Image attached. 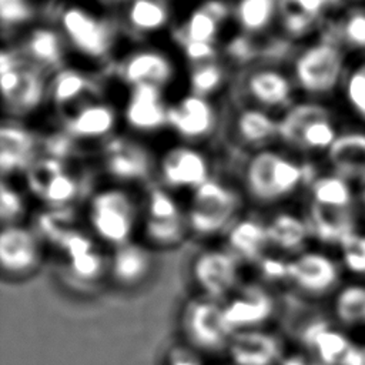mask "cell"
I'll use <instances>...</instances> for the list:
<instances>
[{
    "instance_id": "obj_45",
    "label": "cell",
    "mask_w": 365,
    "mask_h": 365,
    "mask_svg": "<svg viewBox=\"0 0 365 365\" xmlns=\"http://www.w3.org/2000/svg\"><path fill=\"white\" fill-rule=\"evenodd\" d=\"M177 46L181 48L184 58L190 63V66L220 60L221 50L218 44L187 40V41L178 43Z\"/></svg>"
},
{
    "instance_id": "obj_49",
    "label": "cell",
    "mask_w": 365,
    "mask_h": 365,
    "mask_svg": "<svg viewBox=\"0 0 365 365\" xmlns=\"http://www.w3.org/2000/svg\"><path fill=\"white\" fill-rule=\"evenodd\" d=\"M3 1H17V0H0V3H3Z\"/></svg>"
},
{
    "instance_id": "obj_33",
    "label": "cell",
    "mask_w": 365,
    "mask_h": 365,
    "mask_svg": "<svg viewBox=\"0 0 365 365\" xmlns=\"http://www.w3.org/2000/svg\"><path fill=\"white\" fill-rule=\"evenodd\" d=\"M232 20L238 31L252 37L269 34L278 20V0H234Z\"/></svg>"
},
{
    "instance_id": "obj_42",
    "label": "cell",
    "mask_w": 365,
    "mask_h": 365,
    "mask_svg": "<svg viewBox=\"0 0 365 365\" xmlns=\"http://www.w3.org/2000/svg\"><path fill=\"white\" fill-rule=\"evenodd\" d=\"M29 205L26 195L21 190L10 184L9 180L0 182V220L1 225L10 224H23V220L27 217Z\"/></svg>"
},
{
    "instance_id": "obj_36",
    "label": "cell",
    "mask_w": 365,
    "mask_h": 365,
    "mask_svg": "<svg viewBox=\"0 0 365 365\" xmlns=\"http://www.w3.org/2000/svg\"><path fill=\"white\" fill-rule=\"evenodd\" d=\"M222 24L200 3L192 7L184 20L173 26L171 36L178 44L181 41H204L218 44Z\"/></svg>"
},
{
    "instance_id": "obj_19",
    "label": "cell",
    "mask_w": 365,
    "mask_h": 365,
    "mask_svg": "<svg viewBox=\"0 0 365 365\" xmlns=\"http://www.w3.org/2000/svg\"><path fill=\"white\" fill-rule=\"evenodd\" d=\"M40 155V134L23 124L21 120L7 117L0 128V171L7 180L16 174L24 175Z\"/></svg>"
},
{
    "instance_id": "obj_26",
    "label": "cell",
    "mask_w": 365,
    "mask_h": 365,
    "mask_svg": "<svg viewBox=\"0 0 365 365\" xmlns=\"http://www.w3.org/2000/svg\"><path fill=\"white\" fill-rule=\"evenodd\" d=\"M154 269L153 248L144 242L130 241L113 248L108 257V275L123 288H135L144 284Z\"/></svg>"
},
{
    "instance_id": "obj_24",
    "label": "cell",
    "mask_w": 365,
    "mask_h": 365,
    "mask_svg": "<svg viewBox=\"0 0 365 365\" xmlns=\"http://www.w3.org/2000/svg\"><path fill=\"white\" fill-rule=\"evenodd\" d=\"M269 250L282 257L291 258L309 248L312 241L305 212L292 208L278 207L265 220Z\"/></svg>"
},
{
    "instance_id": "obj_14",
    "label": "cell",
    "mask_w": 365,
    "mask_h": 365,
    "mask_svg": "<svg viewBox=\"0 0 365 365\" xmlns=\"http://www.w3.org/2000/svg\"><path fill=\"white\" fill-rule=\"evenodd\" d=\"M225 314L234 332L265 328L278 312V301L262 282H242L225 301Z\"/></svg>"
},
{
    "instance_id": "obj_23",
    "label": "cell",
    "mask_w": 365,
    "mask_h": 365,
    "mask_svg": "<svg viewBox=\"0 0 365 365\" xmlns=\"http://www.w3.org/2000/svg\"><path fill=\"white\" fill-rule=\"evenodd\" d=\"M16 46L26 61L43 68L50 76L67 66L68 46L58 27L50 24L33 26Z\"/></svg>"
},
{
    "instance_id": "obj_34",
    "label": "cell",
    "mask_w": 365,
    "mask_h": 365,
    "mask_svg": "<svg viewBox=\"0 0 365 365\" xmlns=\"http://www.w3.org/2000/svg\"><path fill=\"white\" fill-rule=\"evenodd\" d=\"M77 227L76 205L41 207L34 214L31 224V228L37 232L43 244H48L54 248Z\"/></svg>"
},
{
    "instance_id": "obj_13",
    "label": "cell",
    "mask_w": 365,
    "mask_h": 365,
    "mask_svg": "<svg viewBox=\"0 0 365 365\" xmlns=\"http://www.w3.org/2000/svg\"><path fill=\"white\" fill-rule=\"evenodd\" d=\"M114 73L125 86L154 84L168 87L177 77V64L164 50L153 46L137 47L114 61Z\"/></svg>"
},
{
    "instance_id": "obj_48",
    "label": "cell",
    "mask_w": 365,
    "mask_h": 365,
    "mask_svg": "<svg viewBox=\"0 0 365 365\" xmlns=\"http://www.w3.org/2000/svg\"><path fill=\"white\" fill-rule=\"evenodd\" d=\"M358 192H359V207L365 211V181L358 187Z\"/></svg>"
},
{
    "instance_id": "obj_6",
    "label": "cell",
    "mask_w": 365,
    "mask_h": 365,
    "mask_svg": "<svg viewBox=\"0 0 365 365\" xmlns=\"http://www.w3.org/2000/svg\"><path fill=\"white\" fill-rule=\"evenodd\" d=\"M346 282L335 251L308 248L288 258L287 284L309 299H331Z\"/></svg>"
},
{
    "instance_id": "obj_44",
    "label": "cell",
    "mask_w": 365,
    "mask_h": 365,
    "mask_svg": "<svg viewBox=\"0 0 365 365\" xmlns=\"http://www.w3.org/2000/svg\"><path fill=\"white\" fill-rule=\"evenodd\" d=\"M37 10L30 0L3 1L0 3V20L3 31L19 29L29 24L36 17Z\"/></svg>"
},
{
    "instance_id": "obj_17",
    "label": "cell",
    "mask_w": 365,
    "mask_h": 365,
    "mask_svg": "<svg viewBox=\"0 0 365 365\" xmlns=\"http://www.w3.org/2000/svg\"><path fill=\"white\" fill-rule=\"evenodd\" d=\"M228 130L234 148L250 154L278 143V115L251 104L235 103Z\"/></svg>"
},
{
    "instance_id": "obj_43",
    "label": "cell",
    "mask_w": 365,
    "mask_h": 365,
    "mask_svg": "<svg viewBox=\"0 0 365 365\" xmlns=\"http://www.w3.org/2000/svg\"><path fill=\"white\" fill-rule=\"evenodd\" d=\"M78 153V143L61 127L40 134V154L68 163Z\"/></svg>"
},
{
    "instance_id": "obj_28",
    "label": "cell",
    "mask_w": 365,
    "mask_h": 365,
    "mask_svg": "<svg viewBox=\"0 0 365 365\" xmlns=\"http://www.w3.org/2000/svg\"><path fill=\"white\" fill-rule=\"evenodd\" d=\"M94 97H100L98 78L81 68L66 66L50 76L48 103L61 114Z\"/></svg>"
},
{
    "instance_id": "obj_21",
    "label": "cell",
    "mask_w": 365,
    "mask_h": 365,
    "mask_svg": "<svg viewBox=\"0 0 365 365\" xmlns=\"http://www.w3.org/2000/svg\"><path fill=\"white\" fill-rule=\"evenodd\" d=\"M225 352L231 365H279L287 355L284 339L267 328L235 332Z\"/></svg>"
},
{
    "instance_id": "obj_12",
    "label": "cell",
    "mask_w": 365,
    "mask_h": 365,
    "mask_svg": "<svg viewBox=\"0 0 365 365\" xmlns=\"http://www.w3.org/2000/svg\"><path fill=\"white\" fill-rule=\"evenodd\" d=\"M50 74L23 61L17 68L0 73L1 97L7 117L21 120L48 101Z\"/></svg>"
},
{
    "instance_id": "obj_41",
    "label": "cell",
    "mask_w": 365,
    "mask_h": 365,
    "mask_svg": "<svg viewBox=\"0 0 365 365\" xmlns=\"http://www.w3.org/2000/svg\"><path fill=\"white\" fill-rule=\"evenodd\" d=\"M222 57L238 68H247L259 63V37L237 31L220 47Z\"/></svg>"
},
{
    "instance_id": "obj_47",
    "label": "cell",
    "mask_w": 365,
    "mask_h": 365,
    "mask_svg": "<svg viewBox=\"0 0 365 365\" xmlns=\"http://www.w3.org/2000/svg\"><path fill=\"white\" fill-rule=\"evenodd\" d=\"M279 365H321V364L315 361L311 355H308L305 351H302V352L287 354Z\"/></svg>"
},
{
    "instance_id": "obj_40",
    "label": "cell",
    "mask_w": 365,
    "mask_h": 365,
    "mask_svg": "<svg viewBox=\"0 0 365 365\" xmlns=\"http://www.w3.org/2000/svg\"><path fill=\"white\" fill-rule=\"evenodd\" d=\"M66 272L78 282L93 284L106 274H108V257L103 255L97 245L63 258Z\"/></svg>"
},
{
    "instance_id": "obj_46",
    "label": "cell",
    "mask_w": 365,
    "mask_h": 365,
    "mask_svg": "<svg viewBox=\"0 0 365 365\" xmlns=\"http://www.w3.org/2000/svg\"><path fill=\"white\" fill-rule=\"evenodd\" d=\"M201 355L188 345L174 346L167 355V365H204Z\"/></svg>"
},
{
    "instance_id": "obj_5",
    "label": "cell",
    "mask_w": 365,
    "mask_h": 365,
    "mask_svg": "<svg viewBox=\"0 0 365 365\" xmlns=\"http://www.w3.org/2000/svg\"><path fill=\"white\" fill-rule=\"evenodd\" d=\"M101 173L113 184L133 187L155 181L157 157L144 143L125 134H114L100 143Z\"/></svg>"
},
{
    "instance_id": "obj_4",
    "label": "cell",
    "mask_w": 365,
    "mask_h": 365,
    "mask_svg": "<svg viewBox=\"0 0 365 365\" xmlns=\"http://www.w3.org/2000/svg\"><path fill=\"white\" fill-rule=\"evenodd\" d=\"M244 195L228 181L211 177L190 192L185 217L190 234L200 238L224 235L242 214Z\"/></svg>"
},
{
    "instance_id": "obj_11",
    "label": "cell",
    "mask_w": 365,
    "mask_h": 365,
    "mask_svg": "<svg viewBox=\"0 0 365 365\" xmlns=\"http://www.w3.org/2000/svg\"><path fill=\"white\" fill-rule=\"evenodd\" d=\"M241 262L222 247L198 251L191 262V277L200 295L225 301L241 284Z\"/></svg>"
},
{
    "instance_id": "obj_29",
    "label": "cell",
    "mask_w": 365,
    "mask_h": 365,
    "mask_svg": "<svg viewBox=\"0 0 365 365\" xmlns=\"http://www.w3.org/2000/svg\"><path fill=\"white\" fill-rule=\"evenodd\" d=\"M118 21L134 37L157 34L171 26V7L168 0H125Z\"/></svg>"
},
{
    "instance_id": "obj_7",
    "label": "cell",
    "mask_w": 365,
    "mask_h": 365,
    "mask_svg": "<svg viewBox=\"0 0 365 365\" xmlns=\"http://www.w3.org/2000/svg\"><path fill=\"white\" fill-rule=\"evenodd\" d=\"M181 331L188 346L200 354L225 352L235 334L224 302L202 295L191 298L181 311Z\"/></svg>"
},
{
    "instance_id": "obj_35",
    "label": "cell",
    "mask_w": 365,
    "mask_h": 365,
    "mask_svg": "<svg viewBox=\"0 0 365 365\" xmlns=\"http://www.w3.org/2000/svg\"><path fill=\"white\" fill-rule=\"evenodd\" d=\"M325 26L348 53L365 56V6L346 9L336 19H327Z\"/></svg>"
},
{
    "instance_id": "obj_20",
    "label": "cell",
    "mask_w": 365,
    "mask_h": 365,
    "mask_svg": "<svg viewBox=\"0 0 365 365\" xmlns=\"http://www.w3.org/2000/svg\"><path fill=\"white\" fill-rule=\"evenodd\" d=\"M342 0H278L279 33L294 43L305 41L319 31L332 9Z\"/></svg>"
},
{
    "instance_id": "obj_9",
    "label": "cell",
    "mask_w": 365,
    "mask_h": 365,
    "mask_svg": "<svg viewBox=\"0 0 365 365\" xmlns=\"http://www.w3.org/2000/svg\"><path fill=\"white\" fill-rule=\"evenodd\" d=\"M211 177L212 160L200 145L180 141L157 157L155 181L173 192H191Z\"/></svg>"
},
{
    "instance_id": "obj_3",
    "label": "cell",
    "mask_w": 365,
    "mask_h": 365,
    "mask_svg": "<svg viewBox=\"0 0 365 365\" xmlns=\"http://www.w3.org/2000/svg\"><path fill=\"white\" fill-rule=\"evenodd\" d=\"M57 27L70 50L101 66L114 64L120 24L114 19L97 14L81 4H67L56 10Z\"/></svg>"
},
{
    "instance_id": "obj_16",
    "label": "cell",
    "mask_w": 365,
    "mask_h": 365,
    "mask_svg": "<svg viewBox=\"0 0 365 365\" xmlns=\"http://www.w3.org/2000/svg\"><path fill=\"white\" fill-rule=\"evenodd\" d=\"M44 244L31 228L24 224L1 227L0 267L4 277L24 278L38 269L43 261Z\"/></svg>"
},
{
    "instance_id": "obj_32",
    "label": "cell",
    "mask_w": 365,
    "mask_h": 365,
    "mask_svg": "<svg viewBox=\"0 0 365 365\" xmlns=\"http://www.w3.org/2000/svg\"><path fill=\"white\" fill-rule=\"evenodd\" d=\"M331 318L356 335L365 331V284L346 281L329 299Z\"/></svg>"
},
{
    "instance_id": "obj_31",
    "label": "cell",
    "mask_w": 365,
    "mask_h": 365,
    "mask_svg": "<svg viewBox=\"0 0 365 365\" xmlns=\"http://www.w3.org/2000/svg\"><path fill=\"white\" fill-rule=\"evenodd\" d=\"M308 201L331 208H358V185L331 171H321L307 188Z\"/></svg>"
},
{
    "instance_id": "obj_10",
    "label": "cell",
    "mask_w": 365,
    "mask_h": 365,
    "mask_svg": "<svg viewBox=\"0 0 365 365\" xmlns=\"http://www.w3.org/2000/svg\"><path fill=\"white\" fill-rule=\"evenodd\" d=\"M167 124L182 143L201 145L220 131L221 114L212 98L187 91L168 104Z\"/></svg>"
},
{
    "instance_id": "obj_37",
    "label": "cell",
    "mask_w": 365,
    "mask_h": 365,
    "mask_svg": "<svg viewBox=\"0 0 365 365\" xmlns=\"http://www.w3.org/2000/svg\"><path fill=\"white\" fill-rule=\"evenodd\" d=\"M228 66L220 60L190 66L187 87L190 93L212 98L228 84Z\"/></svg>"
},
{
    "instance_id": "obj_38",
    "label": "cell",
    "mask_w": 365,
    "mask_h": 365,
    "mask_svg": "<svg viewBox=\"0 0 365 365\" xmlns=\"http://www.w3.org/2000/svg\"><path fill=\"white\" fill-rule=\"evenodd\" d=\"M346 281L365 284V225L361 224L335 250Z\"/></svg>"
},
{
    "instance_id": "obj_8",
    "label": "cell",
    "mask_w": 365,
    "mask_h": 365,
    "mask_svg": "<svg viewBox=\"0 0 365 365\" xmlns=\"http://www.w3.org/2000/svg\"><path fill=\"white\" fill-rule=\"evenodd\" d=\"M240 104H251L274 113H284L298 98L289 71L274 64H254L244 68L237 80Z\"/></svg>"
},
{
    "instance_id": "obj_39",
    "label": "cell",
    "mask_w": 365,
    "mask_h": 365,
    "mask_svg": "<svg viewBox=\"0 0 365 365\" xmlns=\"http://www.w3.org/2000/svg\"><path fill=\"white\" fill-rule=\"evenodd\" d=\"M339 94L349 113L365 125V56L349 64Z\"/></svg>"
},
{
    "instance_id": "obj_25",
    "label": "cell",
    "mask_w": 365,
    "mask_h": 365,
    "mask_svg": "<svg viewBox=\"0 0 365 365\" xmlns=\"http://www.w3.org/2000/svg\"><path fill=\"white\" fill-rule=\"evenodd\" d=\"M224 247L232 252L241 264L257 265L271 252L265 220L257 214H241L224 234Z\"/></svg>"
},
{
    "instance_id": "obj_30",
    "label": "cell",
    "mask_w": 365,
    "mask_h": 365,
    "mask_svg": "<svg viewBox=\"0 0 365 365\" xmlns=\"http://www.w3.org/2000/svg\"><path fill=\"white\" fill-rule=\"evenodd\" d=\"M334 114L327 101L301 98L278 115V144L294 153L304 128L312 121Z\"/></svg>"
},
{
    "instance_id": "obj_15",
    "label": "cell",
    "mask_w": 365,
    "mask_h": 365,
    "mask_svg": "<svg viewBox=\"0 0 365 365\" xmlns=\"http://www.w3.org/2000/svg\"><path fill=\"white\" fill-rule=\"evenodd\" d=\"M120 118L113 103L94 97L60 114V127L77 143H101L117 133Z\"/></svg>"
},
{
    "instance_id": "obj_18",
    "label": "cell",
    "mask_w": 365,
    "mask_h": 365,
    "mask_svg": "<svg viewBox=\"0 0 365 365\" xmlns=\"http://www.w3.org/2000/svg\"><path fill=\"white\" fill-rule=\"evenodd\" d=\"M168 104L164 90L154 84H138L128 88L121 120L135 134H154L168 128Z\"/></svg>"
},
{
    "instance_id": "obj_50",
    "label": "cell",
    "mask_w": 365,
    "mask_h": 365,
    "mask_svg": "<svg viewBox=\"0 0 365 365\" xmlns=\"http://www.w3.org/2000/svg\"><path fill=\"white\" fill-rule=\"evenodd\" d=\"M111 1H120V3H123V1H125V0H111Z\"/></svg>"
},
{
    "instance_id": "obj_27",
    "label": "cell",
    "mask_w": 365,
    "mask_h": 365,
    "mask_svg": "<svg viewBox=\"0 0 365 365\" xmlns=\"http://www.w3.org/2000/svg\"><path fill=\"white\" fill-rule=\"evenodd\" d=\"M324 158L327 170L348 178L359 187L365 181V128L341 130Z\"/></svg>"
},
{
    "instance_id": "obj_2",
    "label": "cell",
    "mask_w": 365,
    "mask_h": 365,
    "mask_svg": "<svg viewBox=\"0 0 365 365\" xmlns=\"http://www.w3.org/2000/svg\"><path fill=\"white\" fill-rule=\"evenodd\" d=\"M86 218L93 237L113 248L133 241L140 228L141 200L131 187L108 182L86 198Z\"/></svg>"
},
{
    "instance_id": "obj_1",
    "label": "cell",
    "mask_w": 365,
    "mask_h": 365,
    "mask_svg": "<svg viewBox=\"0 0 365 365\" xmlns=\"http://www.w3.org/2000/svg\"><path fill=\"white\" fill-rule=\"evenodd\" d=\"M351 61L348 51L322 36L304 43L291 60V77L302 98L325 101L339 93Z\"/></svg>"
},
{
    "instance_id": "obj_22",
    "label": "cell",
    "mask_w": 365,
    "mask_h": 365,
    "mask_svg": "<svg viewBox=\"0 0 365 365\" xmlns=\"http://www.w3.org/2000/svg\"><path fill=\"white\" fill-rule=\"evenodd\" d=\"M304 212L312 241L332 251L362 224L358 208H331L307 201Z\"/></svg>"
}]
</instances>
